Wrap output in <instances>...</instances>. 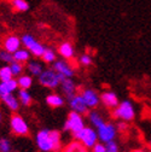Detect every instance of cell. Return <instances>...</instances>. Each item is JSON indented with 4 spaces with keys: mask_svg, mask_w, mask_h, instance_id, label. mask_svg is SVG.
<instances>
[{
    "mask_svg": "<svg viewBox=\"0 0 151 152\" xmlns=\"http://www.w3.org/2000/svg\"><path fill=\"white\" fill-rule=\"evenodd\" d=\"M17 83L21 87V89H28L33 83V79L29 75H20V77L17 80Z\"/></svg>",
    "mask_w": 151,
    "mask_h": 152,
    "instance_id": "obj_22",
    "label": "cell"
},
{
    "mask_svg": "<svg viewBox=\"0 0 151 152\" xmlns=\"http://www.w3.org/2000/svg\"><path fill=\"white\" fill-rule=\"evenodd\" d=\"M1 118H3V116H1V111H0V122H1Z\"/></svg>",
    "mask_w": 151,
    "mask_h": 152,
    "instance_id": "obj_36",
    "label": "cell"
},
{
    "mask_svg": "<svg viewBox=\"0 0 151 152\" xmlns=\"http://www.w3.org/2000/svg\"><path fill=\"white\" fill-rule=\"evenodd\" d=\"M150 152H151V151H150Z\"/></svg>",
    "mask_w": 151,
    "mask_h": 152,
    "instance_id": "obj_39",
    "label": "cell"
},
{
    "mask_svg": "<svg viewBox=\"0 0 151 152\" xmlns=\"http://www.w3.org/2000/svg\"><path fill=\"white\" fill-rule=\"evenodd\" d=\"M12 57H13V61L16 62H20V63H26L29 61L30 58V52L28 50H24V48H20L17 50L15 53H12Z\"/></svg>",
    "mask_w": 151,
    "mask_h": 152,
    "instance_id": "obj_19",
    "label": "cell"
},
{
    "mask_svg": "<svg viewBox=\"0 0 151 152\" xmlns=\"http://www.w3.org/2000/svg\"><path fill=\"white\" fill-rule=\"evenodd\" d=\"M10 126H11L12 132L15 133L16 135H20V137L28 135L29 127H28V123L26 122V120L22 116L17 115V113L12 115V117L10 120Z\"/></svg>",
    "mask_w": 151,
    "mask_h": 152,
    "instance_id": "obj_8",
    "label": "cell"
},
{
    "mask_svg": "<svg viewBox=\"0 0 151 152\" xmlns=\"http://www.w3.org/2000/svg\"><path fill=\"white\" fill-rule=\"evenodd\" d=\"M116 133H117V128L115 124L112 123H106L104 122L102 126H99L97 128V134H98V140L103 144H106L109 141L115 140L116 138Z\"/></svg>",
    "mask_w": 151,
    "mask_h": 152,
    "instance_id": "obj_6",
    "label": "cell"
},
{
    "mask_svg": "<svg viewBox=\"0 0 151 152\" xmlns=\"http://www.w3.org/2000/svg\"><path fill=\"white\" fill-rule=\"evenodd\" d=\"M0 99H1L3 103H4L10 110H12V111H16L18 107H20V103H18V99H17L16 97H13V94H12V93L6 94V96L1 97Z\"/></svg>",
    "mask_w": 151,
    "mask_h": 152,
    "instance_id": "obj_16",
    "label": "cell"
},
{
    "mask_svg": "<svg viewBox=\"0 0 151 152\" xmlns=\"http://www.w3.org/2000/svg\"><path fill=\"white\" fill-rule=\"evenodd\" d=\"M27 69H28V71L30 72V75H33V76H39V75L44 71V69H43V64L39 63V62H35V61L29 62Z\"/></svg>",
    "mask_w": 151,
    "mask_h": 152,
    "instance_id": "obj_21",
    "label": "cell"
},
{
    "mask_svg": "<svg viewBox=\"0 0 151 152\" xmlns=\"http://www.w3.org/2000/svg\"><path fill=\"white\" fill-rule=\"evenodd\" d=\"M100 102L106 107H109V109H115L120 104L116 93L112 92V91H105V92H103L102 96H100Z\"/></svg>",
    "mask_w": 151,
    "mask_h": 152,
    "instance_id": "obj_12",
    "label": "cell"
},
{
    "mask_svg": "<svg viewBox=\"0 0 151 152\" xmlns=\"http://www.w3.org/2000/svg\"><path fill=\"white\" fill-rule=\"evenodd\" d=\"M79 61H80V64H82L85 66H88L92 64V58H91L89 54H82Z\"/></svg>",
    "mask_w": 151,
    "mask_h": 152,
    "instance_id": "obj_32",
    "label": "cell"
},
{
    "mask_svg": "<svg viewBox=\"0 0 151 152\" xmlns=\"http://www.w3.org/2000/svg\"><path fill=\"white\" fill-rule=\"evenodd\" d=\"M59 86L62 87V91H63V93H64V96H65L68 99L73 98L75 94H76V86H75L74 81H73L70 77H63Z\"/></svg>",
    "mask_w": 151,
    "mask_h": 152,
    "instance_id": "obj_13",
    "label": "cell"
},
{
    "mask_svg": "<svg viewBox=\"0 0 151 152\" xmlns=\"http://www.w3.org/2000/svg\"><path fill=\"white\" fill-rule=\"evenodd\" d=\"M84 128H85L84 117L80 115V113L75 112V111H71L69 115H68V118L65 121L64 129L73 132V134H76V133H79Z\"/></svg>",
    "mask_w": 151,
    "mask_h": 152,
    "instance_id": "obj_7",
    "label": "cell"
},
{
    "mask_svg": "<svg viewBox=\"0 0 151 152\" xmlns=\"http://www.w3.org/2000/svg\"><path fill=\"white\" fill-rule=\"evenodd\" d=\"M11 4L16 11L26 12L29 10V4L26 1V0H11Z\"/></svg>",
    "mask_w": 151,
    "mask_h": 152,
    "instance_id": "obj_23",
    "label": "cell"
},
{
    "mask_svg": "<svg viewBox=\"0 0 151 152\" xmlns=\"http://www.w3.org/2000/svg\"><path fill=\"white\" fill-rule=\"evenodd\" d=\"M64 152H86V150L80 141H76V142H71L68 147H65Z\"/></svg>",
    "mask_w": 151,
    "mask_h": 152,
    "instance_id": "obj_28",
    "label": "cell"
},
{
    "mask_svg": "<svg viewBox=\"0 0 151 152\" xmlns=\"http://www.w3.org/2000/svg\"><path fill=\"white\" fill-rule=\"evenodd\" d=\"M18 97H20V102L24 106H29L32 104V96L27 89H21L18 92Z\"/></svg>",
    "mask_w": 151,
    "mask_h": 152,
    "instance_id": "obj_25",
    "label": "cell"
},
{
    "mask_svg": "<svg viewBox=\"0 0 151 152\" xmlns=\"http://www.w3.org/2000/svg\"><path fill=\"white\" fill-rule=\"evenodd\" d=\"M46 103L51 107H61L64 104V99H63V97L59 96V94L52 93V94H48V96L46 97Z\"/></svg>",
    "mask_w": 151,
    "mask_h": 152,
    "instance_id": "obj_18",
    "label": "cell"
},
{
    "mask_svg": "<svg viewBox=\"0 0 151 152\" xmlns=\"http://www.w3.org/2000/svg\"><path fill=\"white\" fill-rule=\"evenodd\" d=\"M74 138L82 144L85 148H92L98 142V134L97 132L91 127H85L79 133L74 134Z\"/></svg>",
    "mask_w": 151,
    "mask_h": 152,
    "instance_id": "obj_3",
    "label": "cell"
},
{
    "mask_svg": "<svg viewBox=\"0 0 151 152\" xmlns=\"http://www.w3.org/2000/svg\"><path fill=\"white\" fill-rule=\"evenodd\" d=\"M21 42H22V45L24 46L26 50H28L33 56L37 57V58L43 56V53H44V51L46 48L43 44H40L39 41H36V39L30 34H24L21 37Z\"/></svg>",
    "mask_w": 151,
    "mask_h": 152,
    "instance_id": "obj_5",
    "label": "cell"
},
{
    "mask_svg": "<svg viewBox=\"0 0 151 152\" xmlns=\"http://www.w3.org/2000/svg\"><path fill=\"white\" fill-rule=\"evenodd\" d=\"M22 45L21 39L16 35H9L4 41V50H6L10 53H15L17 50H20V46Z\"/></svg>",
    "mask_w": 151,
    "mask_h": 152,
    "instance_id": "obj_14",
    "label": "cell"
},
{
    "mask_svg": "<svg viewBox=\"0 0 151 152\" xmlns=\"http://www.w3.org/2000/svg\"><path fill=\"white\" fill-rule=\"evenodd\" d=\"M132 152H144V151H143V150H133Z\"/></svg>",
    "mask_w": 151,
    "mask_h": 152,
    "instance_id": "obj_35",
    "label": "cell"
},
{
    "mask_svg": "<svg viewBox=\"0 0 151 152\" xmlns=\"http://www.w3.org/2000/svg\"><path fill=\"white\" fill-rule=\"evenodd\" d=\"M53 70L56 72L61 74L64 77H73L74 76V69L71 65H69L65 61H54L53 62Z\"/></svg>",
    "mask_w": 151,
    "mask_h": 152,
    "instance_id": "obj_11",
    "label": "cell"
},
{
    "mask_svg": "<svg viewBox=\"0 0 151 152\" xmlns=\"http://www.w3.org/2000/svg\"><path fill=\"white\" fill-rule=\"evenodd\" d=\"M69 105H70L73 111L80 113V115H86L88 112V106L86 105L84 98L81 97V94H75L73 98H70Z\"/></svg>",
    "mask_w": 151,
    "mask_h": 152,
    "instance_id": "obj_10",
    "label": "cell"
},
{
    "mask_svg": "<svg viewBox=\"0 0 151 152\" xmlns=\"http://www.w3.org/2000/svg\"><path fill=\"white\" fill-rule=\"evenodd\" d=\"M11 151V142L10 140L1 138L0 139V152H10Z\"/></svg>",
    "mask_w": 151,
    "mask_h": 152,
    "instance_id": "obj_30",
    "label": "cell"
},
{
    "mask_svg": "<svg viewBox=\"0 0 151 152\" xmlns=\"http://www.w3.org/2000/svg\"><path fill=\"white\" fill-rule=\"evenodd\" d=\"M41 58H43V61H44L45 63H53L54 61H57L54 51H53L52 48H50V47H46V48H45V51H44V53H43V56H41Z\"/></svg>",
    "mask_w": 151,
    "mask_h": 152,
    "instance_id": "obj_24",
    "label": "cell"
},
{
    "mask_svg": "<svg viewBox=\"0 0 151 152\" xmlns=\"http://www.w3.org/2000/svg\"><path fill=\"white\" fill-rule=\"evenodd\" d=\"M112 115H114L115 118H119V120L125 121V122H129V121L134 120L136 110H134L133 104H132L129 100H123L114 109Z\"/></svg>",
    "mask_w": 151,
    "mask_h": 152,
    "instance_id": "obj_2",
    "label": "cell"
},
{
    "mask_svg": "<svg viewBox=\"0 0 151 152\" xmlns=\"http://www.w3.org/2000/svg\"><path fill=\"white\" fill-rule=\"evenodd\" d=\"M18 87L17 80H9V81H0V98L6 96V94L13 93Z\"/></svg>",
    "mask_w": 151,
    "mask_h": 152,
    "instance_id": "obj_15",
    "label": "cell"
},
{
    "mask_svg": "<svg viewBox=\"0 0 151 152\" xmlns=\"http://www.w3.org/2000/svg\"><path fill=\"white\" fill-rule=\"evenodd\" d=\"M150 145H151V140H150Z\"/></svg>",
    "mask_w": 151,
    "mask_h": 152,
    "instance_id": "obj_37",
    "label": "cell"
},
{
    "mask_svg": "<svg viewBox=\"0 0 151 152\" xmlns=\"http://www.w3.org/2000/svg\"><path fill=\"white\" fill-rule=\"evenodd\" d=\"M92 152H106V148H105V144L103 142H97L92 147Z\"/></svg>",
    "mask_w": 151,
    "mask_h": 152,
    "instance_id": "obj_33",
    "label": "cell"
},
{
    "mask_svg": "<svg viewBox=\"0 0 151 152\" xmlns=\"http://www.w3.org/2000/svg\"><path fill=\"white\" fill-rule=\"evenodd\" d=\"M105 148H106V152H119V145L115 140L112 141H109L105 144Z\"/></svg>",
    "mask_w": 151,
    "mask_h": 152,
    "instance_id": "obj_31",
    "label": "cell"
},
{
    "mask_svg": "<svg viewBox=\"0 0 151 152\" xmlns=\"http://www.w3.org/2000/svg\"><path fill=\"white\" fill-rule=\"evenodd\" d=\"M0 61H3V62H5V63H11V62H13L12 53L7 52L6 50H0Z\"/></svg>",
    "mask_w": 151,
    "mask_h": 152,
    "instance_id": "obj_29",
    "label": "cell"
},
{
    "mask_svg": "<svg viewBox=\"0 0 151 152\" xmlns=\"http://www.w3.org/2000/svg\"><path fill=\"white\" fill-rule=\"evenodd\" d=\"M10 69H11L13 76H20L23 72V64L20 63V62L13 61V62L10 63Z\"/></svg>",
    "mask_w": 151,
    "mask_h": 152,
    "instance_id": "obj_27",
    "label": "cell"
},
{
    "mask_svg": "<svg viewBox=\"0 0 151 152\" xmlns=\"http://www.w3.org/2000/svg\"><path fill=\"white\" fill-rule=\"evenodd\" d=\"M13 77L12 71L10 69V65H5L0 68V81H9Z\"/></svg>",
    "mask_w": 151,
    "mask_h": 152,
    "instance_id": "obj_26",
    "label": "cell"
},
{
    "mask_svg": "<svg viewBox=\"0 0 151 152\" xmlns=\"http://www.w3.org/2000/svg\"><path fill=\"white\" fill-rule=\"evenodd\" d=\"M88 120H89L91 124L94 126L96 128H98L99 126H102V124L104 123L103 117L100 116V113L97 112V111H91V112H88Z\"/></svg>",
    "mask_w": 151,
    "mask_h": 152,
    "instance_id": "obj_20",
    "label": "cell"
},
{
    "mask_svg": "<svg viewBox=\"0 0 151 152\" xmlns=\"http://www.w3.org/2000/svg\"><path fill=\"white\" fill-rule=\"evenodd\" d=\"M58 53L62 57H64V58L70 59V58H73V56H74V47L68 41L67 42H62L59 45V47H58Z\"/></svg>",
    "mask_w": 151,
    "mask_h": 152,
    "instance_id": "obj_17",
    "label": "cell"
},
{
    "mask_svg": "<svg viewBox=\"0 0 151 152\" xmlns=\"http://www.w3.org/2000/svg\"><path fill=\"white\" fill-rule=\"evenodd\" d=\"M81 97L84 98L86 105L88 106V109H96L98 105H99V102H100V97L97 94L96 91H93L91 88H86L81 92Z\"/></svg>",
    "mask_w": 151,
    "mask_h": 152,
    "instance_id": "obj_9",
    "label": "cell"
},
{
    "mask_svg": "<svg viewBox=\"0 0 151 152\" xmlns=\"http://www.w3.org/2000/svg\"><path fill=\"white\" fill-rule=\"evenodd\" d=\"M37 77H39V83L41 86L47 88H57L61 85V81L64 76L56 72L53 69H48V70H44Z\"/></svg>",
    "mask_w": 151,
    "mask_h": 152,
    "instance_id": "obj_4",
    "label": "cell"
},
{
    "mask_svg": "<svg viewBox=\"0 0 151 152\" xmlns=\"http://www.w3.org/2000/svg\"><path fill=\"white\" fill-rule=\"evenodd\" d=\"M86 152H87V151H86Z\"/></svg>",
    "mask_w": 151,
    "mask_h": 152,
    "instance_id": "obj_38",
    "label": "cell"
},
{
    "mask_svg": "<svg viewBox=\"0 0 151 152\" xmlns=\"http://www.w3.org/2000/svg\"><path fill=\"white\" fill-rule=\"evenodd\" d=\"M36 145L41 152H56L61 147V133L58 130L41 129L36 134Z\"/></svg>",
    "mask_w": 151,
    "mask_h": 152,
    "instance_id": "obj_1",
    "label": "cell"
},
{
    "mask_svg": "<svg viewBox=\"0 0 151 152\" xmlns=\"http://www.w3.org/2000/svg\"><path fill=\"white\" fill-rule=\"evenodd\" d=\"M117 130H121V132H125V130H127V128H128V126H127V122H125V121H122V122H120L119 124H117Z\"/></svg>",
    "mask_w": 151,
    "mask_h": 152,
    "instance_id": "obj_34",
    "label": "cell"
}]
</instances>
